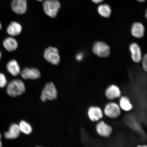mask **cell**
<instances>
[{"mask_svg":"<svg viewBox=\"0 0 147 147\" xmlns=\"http://www.w3.org/2000/svg\"><path fill=\"white\" fill-rule=\"evenodd\" d=\"M25 91V84L20 79L12 80L7 84V93L11 97L20 96L24 93Z\"/></svg>","mask_w":147,"mask_h":147,"instance_id":"6da1fadb","label":"cell"},{"mask_svg":"<svg viewBox=\"0 0 147 147\" xmlns=\"http://www.w3.org/2000/svg\"><path fill=\"white\" fill-rule=\"evenodd\" d=\"M43 5L46 14L51 18L56 17L61 7L59 1L57 0H46Z\"/></svg>","mask_w":147,"mask_h":147,"instance_id":"7a4b0ae2","label":"cell"},{"mask_svg":"<svg viewBox=\"0 0 147 147\" xmlns=\"http://www.w3.org/2000/svg\"><path fill=\"white\" fill-rule=\"evenodd\" d=\"M57 96V90L54 84L52 82L46 84L41 92V100L43 102L53 100L56 99Z\"/></svg>","mask_w":147,"mask_h":147,"instance_id":"3957f363","label":"cell"},{"mask_svg":"<svg viewBox=\"0 0 147 147\" xmlns=\"http://www.w3.org/2000/svg\"><path fill=\"white\" fill-rule=\"evenodd\" d=\"M44 56L46 60L53 65H58L60 62L59 51L56 48L50 47L46 49Z\"/></svg>","mask_w":147,"mask_h":147,"instance_id":"277c9868","label":"cell"},{"mask_svg":"<svg viewBox=\"0 0 147 147\" xmlns=\"http://www.w3.org/2000/svg\"><path fill=\"white\" fill-rule=\"evenodd\" d=\"M93 52L100 57H107L110 54L109 46L105 42L98 41L95 43L92 47Z\"/></svg>","mask_w":147,"mask_h":147,"instance_id":"5b68a950","label":"cell"},{"mask_svg":"<svg viewBox=\"0 0 147 147\" xmlns=\"http://www.w3.org/2000/svg\"><path fill=\"white\" fill-rule=\"evenodd\" d=\"M104 113L107 116L115 119L120 115L121 110L118 105L114 102H111L107 105L105 108Z\"/></svg>","mask_w":147,"mask_h":147,"instance_id":"8992f818","label":"cell"},{"mask_svg":"<svg viewBox=\"0 0 147 147\" xmlns=\"http://www.w3.org/2000/svg\"><path fill=\"white\" fill-rule=\"evenodd\" d=\"M22 78L25 80H35L41 77V73L38 69L34 68H25L21 73Z\"/></svg>","mask_w":147,"mask_h":147,"instance_id":"52a82bcc","label":"cell"},{"mask_svg":"<svg viewBox=\"0 0 147 147\" xmlns=\"http://www.w3.org/2000/svg\"><path fill=\"white\" fill-rule=\"evenodd\" d=\"M12 10L18 14H23L26 12L27 9V0H13L11 4Z\"/></svg>","mask_w":147,"mask_h":147,"instance_id":"ba28073f","label":"cell"},{"mask_svg":"<svg viewBox=\"0 0 147 147\" xmlns=\"http://www.w3.org/2000/svg\"><path fill=\"white\" fill-rule=\"evenodd\" d=\"M96 129L97 133L101 136L106 138L109 137L113 131L111 127L106 124L103 121L97 124Z\"/></svg>","mask_w":147,"mask_h":147,"instance_id":"9c48e42d","label":"cell"},{"mask_svg":"<svg viewBox=\"0 0 147 147\" xmlns=\"http://www.w3.org/2000/svg\"><path fill=\"white\" fill-rule=\"evenodd\" d=\"M129 49L132 59L135 63H140L142 60V52L139 45L137 43H132L130 46Z\"/></svg>","mask_w":147,"mask_h":147,"instance_id":"30bf717a","label":"cell"},{"mask_svg":"<svg viewBox=\"0 0 147 147\" xmlns=\"http://www.w3.org/2000/svg\"><path fill=\"white\" fill-rule=\"evenodd\" d=\"M22 27L20 24L16 22H12L7 29V32L11 36H18L21 34Z\"/></svg>","mask_w":147,"mask_h":147,"instance_id":"8fae6325","label":"cell"},{"mask_svg":"<svg viewBox=\"0 0 147 147\" xmlns=\"http://www.w3.org/2000/svg\"><path fill=\"white\" fill-rule=\"evenodd\" d=\"M21 133L18 125L13 124L9 127L8 131L5 133L4 136L7 139H15L19 136Z\"/></svg>","mask_w":147,"mask_h":147,"instance_id":"7c38bea8","label":"cell"},{"mask_svg":"<svg viewBox=\"0 0 147 147\" xmlns=\"http://www.w3.org/2000/svg\"><path fill=\"white\" fill-rule=\"evenodd\" d=\"M132 36L137 38H141L144 36L145 28L142 23L139 22L134 23L131 30Z\"/></svg>","mask_w":147,"mask_h":147,"instance_id":"4fadbf2b","label":"cell"},{"mask_svg":"<svg viewBox=\"0 0 147 147\" xmlns=\"http://www.w3.org/2000/svg\"><path fill=\"white\" fill-rule=\"evenodd\" d=\"M88 116L93 122H96L102 119L103 114L102 110L97 107H91L88 111Z\"/></svg>","mask_w":147,"mask_h":147,"instance_id":"5bb4252c","label":"cell"},{"mask_svg":"<svg viewBox=\"0 0 147 147\" xmlns=\"http://www.w3.org/2000/svg\"><path fill=\"white\" fill-rule=\"evenodd\" d=\"M6 68L8 72L14 76H17L21 73L20 66L16 60H11L9 61L7 64Z\"/></svg>","mask_w":147,"mask_h":147,"instance_id":"9a60e30c","label":"cell"},{"mask_svg":"<svg viewBox=\"0 0 147 147\" xmlns=\"http://www.w3.org/2000/svg\"><path fill=\"white\" fill-rule=\"evenodd\" d=\"M3 45L6 50L9 52H12L17 49L18 43L17 40L11 36L5 38L3 40Z\"/></svg>","mask_w":147,"mask_h":147,"instance_id":"2e32d148","label":"cell"},{"mask_svg":"<svg viewBox=\"0 0 147 147\" xmlns=\"http://www.w3.org/2000/svg\"><path fill=\"white\" fill-rule=\"evenodd\" d=\"M105 94L109 100H113L120 97L121 92L118 87L113 85L110 86L107 88Z\"/></svg>","mask_w":147,"mask_h":147,"instance_id":"e0dca14e","label":"cell"},{"mask_svg":"<svg viewBox=\"0 0 147 147\" xmlns=\"http://www.w3.org/2000/svg\"><path fill=\"white\" fill-rule=\"evenodd\" d=\"M98 12L102 17L108 18L111 16L112 11L109 5L104 4L99 5L98 8Z\"/></svg>","mask_w":147,"mask_h":147,"instance_id":"ac0fdd59","label":"cell"},{"mask_svg":"<svg viewBox=\"0 0 147 147\" xmlns=\"http://www.w3.org/2000/svg\"><path fill=\"white\" fill-rule=\"evenodd\" d=\"M20 130L21 133L26 135H30L32 131V128L29 123L24 120L20 121L19 124Z\"/></svg>","mask_w":147,"mask_h":147,"instance_id":"d6986e66","label":"cell"},{"mask_svg":"<svg viewBox=\"0 0 147 147\" xmlns=\"http://www.w3.org/2000/svg\"><path fill=\"white\" fill-rule=\"evenodd\" d=\"M120 105L121 108L125 111H129L133 108L129 99L126 96H123L120 98Z\"/></svg>","mask_w":147,"mask_h":147,"instance_id":"ffe728a7","label":"cell"},{"mask_svg":"<svg viewBox=\"0 0 147 147\" xmlns=\"http://www.w3.org/2000/svg\"><path fill=\"white\" fill-rule=\"evenodd\" d=\"M7 80L5 75L0 73V88H4L7 85Z\"/></svg>","mask_w":147,"mask_h":147,"instance_id":"44dd1931","label":"cell"},{"mask_svg":"<svg viewBox=\"0 0 147 147\" xmlns=\"http://www.w3.org/2000/svg\"><path fill=\"white\" fill-rule=\"evenodd\" d=\"M141 61H142V65L143 69L144 71H146L147 70V56L146 54L142 57Z\"/></svg>","mask_w":147,"mask_h":147,"instance_id":"7402d4cb","label":"cell"},{"mask_svg":"<svg viewBox=\"0 0 147 147\" xmlns=\"http://www.w3.org/2000/svg\"><path fill=\"white\" fill-rule=\"evenodd\" d=\"M84 57V55L82 53H78L76 55V59L78 61H81L83 59Z\"/></svg>","mask_w":147,"mask_h":147,"instance_id":"603a6c76","label":"cell"},{"mask_svg":"<svg viewBox=\"0 0 147 147\" xmlns=\"http://www.w3.org/2000/svg\"><path fill=\"white\" fill-rule=\"evenodd\" d=\"M104 1V0H92V1L94 3H97V4H98V3H102Z\"/></svg>","mask_w":147,"mask_h":147,"instance_id":"cb8c5ba5","label":"cell"},{"mask_svg":"<svg viewBox=\"0 0 147 147\" xmlns=\"http://www.w3.org/2000/svg\"><path fill=\"white\" fill-rule=\"evenodd\" d=\"M1 133H0V147H1L2 146V144L1 141Z\"/></svg>","mask_w":147,"mask_h":147,"instance_id":"d4e9b609","label":"cell"},{"mask_svg":"<svg viewBox=\"0 0 147 147\" xmlns=\"http://www.w3.org/2000/svg\"><path fill=\"white\" fill-rule=\"evenodd\" d=\"M137 1L140 2H143L145 1L146 0H137Z\"/></svg>","mask_w":147,"mask_h":147,"instance_id":"484cf974","label":"cell"},{"mask_svg":"<svg viewBox=\"0 0 147 147\" xmlns=\"http://www.w3.org/2000/svg\"><path fill=\"white\" fill-rule=\"evenodd\" d=\"M2 28V26L1 24V22H0V31L1 30Z\"/></svg>","mask_w":147,"mask_h":147,"instance_id":"4316f807","label":"cell"},{"mask_svg":"<svg viewBox=\"0 0 147 147\" xmlns=\"http://www.w3.org/2000/svg\"><path fill=\"white\" fill-rule=\"evenodd\" d=\"M1 57H2V54L1 52V51H0V61H1Z\"/></svg>","mask_w":147,"mask_h":147,"instance_id":"83f0119b","label":"cell"},{"mask_svg":"<svg viewBox=\"0 0 147 147\" xmlns=\"http://www.w3.org/2000/svg\"><path fill=\"white\" fill-rule=\"evenodd\" d=\"M36 1H38L41 2V1H44V0H36Z\"/></svg>","mask_w":147,"mask_h":147,"instance_id":"f1b7e54d","label":"cell"},{"mask_svg":"<svg viewBox=\"0 0 147 147\" xmlns=\"http://www.w3.org/2000/svg\"><path fill=\"white\" fill-rule=\"evenodd\" d=\"M147 11H146V18H147Z\"/></svg>","mask_w":147,"mask_h":147,"instance_id":"f546056e","label":"cell"}]
</instances>
